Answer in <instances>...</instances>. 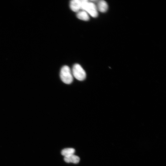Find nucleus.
I'll return each mask as SVG.
<instances>
[{"label": "nucleus", "instance_id": "nucleus-1", "mask_svg": "<svg viewBox=\"0 0 166 166\" xmlns=\"http://www.w3.org/2000/svg\"><path fill=\"white\" fill-rule=\"evenodd\" d=\"M81 10L86 11L94 18L97 17L98 15L97 6L93 2L86 0H81Z\"/></svg>", "mask_w": 166, "mask_h": 166}, {"label": "nucleus", "instance_id": "nucleus-2", "mask_svg": "<svg viewBox=\"0 0 166 166\" xmlns=\"http://www.w3.org/2000/svg\"><path fill=\"white\" fill-rule=\"evenodd\" d=\"M60 77L62 81L66 84H70L73 80V76L70 67L67 66H64L61 68Z\"/></svg>", "mask_w": 166, "mask_h": 166}, {"label": "nucleus", "instance_id": "nucleus-3", "mask_svg": "<svg viewBox=\"0 0 166 166\" xmlns=\"http://www.w3.org/2000/svg\"><path fill=\"white\" fill-rule=\"evenodd\" d=\"M72 71L73 76L79 81L84 80L86 78V74L85 71L78 64H76L74 65Z\"/></svg>", "mask_w": 166, "mask_h": 166}, {"label": "nucleus", "instance_id": "nucleus-4", "mask_svg": "<svg viewBox=\"0 0 166 166\" xmlns=\"http://www.w3.org/2000/svg\"><path fill=\"white\" fill-rule=\"evenodd\" d=\"M81 0H73L70 2V7L74 12H78L81 9Z\"/></svg>", "mask_w": 166, "mask_h": 166}, {"label": "nucleus", "instance_id": "nucleus-5", "mask_svg": "<svg viewBox=\"0 0 166 166\" xmlns=\"http://www.w3.org/2000/svg\"><path fill=\"white\" fill-rule=\"evenodd\" d=\"M97 7L98 11L102 13L106 12L108 9V6L107 3L103 0L98 2Z\"/></svg>", "mask_w": 166, "mask_h": 166}, {"label": "nucleus", "instance_id": "nucleus-6", "mask_svg": "<svg viewBox=\"0 0 166 166\" xmlns=\"http://www.w3.org/2000/svg\"><path fill=\"white\" fill-rule=\"evenodd\" d=\"M64 160L67 163L71 162L77 164L79 161L80 158L78 156L72 154L65 157Z\"/></svg>", "mask_w": 166, "mask_h": 166}, {"label": "nucleus", "instance_id": "nucleus-7", "mask_svg": "<svg viewBox=\"0 0 166 166\" xmlns=\"http://www.w3.org/2000/svg\"><path fill=\"white\" fill-rule=\"evenodd\" d=\"M77 16L80 20L87 21L89 20V16L88 14L84 10L80 11L78 12Z\"/></svg>", "mask_w": 166, "mask_h": 166}, {"label": "nucleus", "instance_id": "nucleus-8", "mask_svg": "<svg viewBox=\"0 0 166 166\" xmlns=\"http://www.w3.org/2000/svg\"><path fill=\"white\" fill-rule=\"evenodd\" d=\"M75 150L73 148H67L62 150L61 154L65 157L73 154Z\"/></svg>", "mask_w": 166, "mask_h": 166}]
</instances>
